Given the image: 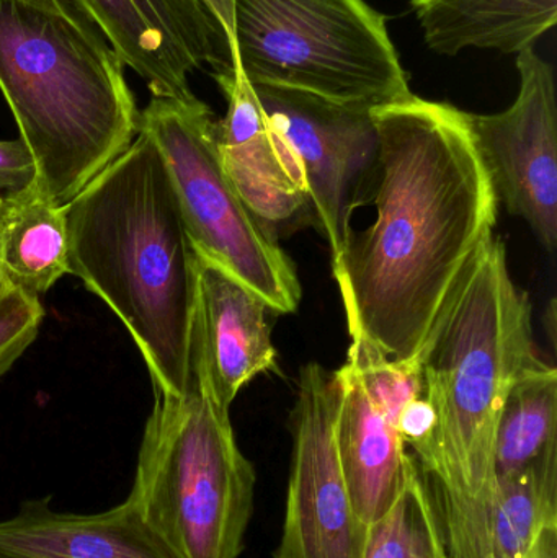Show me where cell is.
Segmentation results:
<instances>
[{"instance_id":"1","label":"cell","mask_w":557,"mask_h":558,"mask_svg":"<svg viewBox=\"0 0 557 558\" xmlns=\"http://www.w3.org/2000/svg\"><path fill=\"white\" fill-rule=\"evenodd\" d=\"M376 219L332 262L346 317L391 363H417L461 275L497 222L467 111L412 94L373 110Z\"/></svg>"},{"instance_id":"2","label":"cell","mask_w":557,"mask_h":558,"mask_svg":"<svg viewBox=\"0 0 557 558\" xmlns=\"http://www.w3.org/2000/svg\"><path fill=\"white\" fill-rule=\"evenodd\" d=\"M529 294L513 281L507 248L491 234L461 275L417 357L434 410L414 459L431 490L451 558H489L499 482L496 433L513 384L543 363Z\"/></svg>"},{"instance_id":"3","label":"cell","mask_w":557,"mask_h":558,"mask_svg":"<svg viewBox=\"0 0 557 558\" xmlns=\"http://www.w3.org/2000/svg\"><path fill=\"white\" fill-rule=\"evenodd\" d=\"M62 211L69 275L123 322L154 390L182 396L192 373L196 252L153 137L140 131Z\"/></svg>"},{"instance_id":"4","label":"cell","mask_w":557,"mask_h":558,"mask_svg":"<svg viewBox=\"0 0 557 558\" xmlns=\"http://www.w3.org/2000/svg\"><path fill=\"white\" fill-rule=\"evenodd\" d=\"M126 65L68 0H0V92L36 166L64 206L140 133Z\"/></svg>"},{"instance_id":"5","label":"cell","mask_w":557,"mask_h":558,"mask_svg":"<svg viewBox=\"0 0 557 558\" xmlns=\"http://www.w3.org/2000/svg\"><path fill=\"white\" fill-rule=\"evenodd\" d=\"M254 465L216 403L192 341L182 396L154 390L126 497L173 558H239L254 513Z\"/></svg>"},{"instance_id":"6","label":"cell","mask_w":557,"mask_h":558,"mask_svg":"<svg viewBox=\"0 0 557 558\" xmlns=\"http://www.w3.org/2000/svg\"><path fill=\"white\" fill-rule=\"evenodd\" d=\"M229 61L251 85L347 107L412 95L388 16L366 0H234Z\"/></svg>"},{"instance_id":"7","label":"cell","mask_w":557,"mask_h":558,"mask_svg":"<svg viewBox=\"0 0 557 558\" xmlns=\"http://www.w3.org/2000/svg\"><path fill=\"white\" fill-rule=\"evenodd\" d=\"M216 118L205 101L156 97L140 111L166 162L193 247L257 292L270 311L293 314L301 284L278 235L245 205L222 167Z\"/></svg>"},{"instance_id":"8","label":"cell","mask_w":557,"mask_h":558,"mask_svg":"<svg viewBox=\"0 0 557 558\" xmlns=\"http://www.w3.org/2000/svg\"><path fill=\"white\" fill-rule=\"evenodd\" d=\"M252 88L303 172L314 225L337 260L352 234L353 215L372 202L378 160L373 110L283 88Z\"/></svg>"},{"instance_id":"9","label":"cell","mask_w":557,"mask_h":558,"mask_svg":"<svg viewBox=\"0 0 557 558\" xmlns=\"http://www.w3.org/2000/svg\"><path fill=\"white\" fill-rule=\"evenodd\" d=\"M339 389L334 373L301 369L290 416L293 438L283 534L275 558H363L366 530L356 518L337 448Z\"/></svg>"},{"instance_id":"10","label":"cell","mask_w":557,"mask_h":558,"mask_svg":"<svg viewBox=\"0 0 557 558\" xmlns=\"http://www.w3.org/2000/svg\"><path fill=\"white\" fill-rule=\"evenodd\" d=\"M520 85L507 110L468 113L497 202L532 228L553 254L557 244V100L555 69L535 48L517 54Z\"/></svg>"},{"instance_id":"11","label":"cell","mask_w":557,"mask_h":558,"mask_svg":"<svg viewBox=\"0 0 557 558\" xmlns=\"http://www.w3.org/2000/svg\"><path fill=\"white\" fill-rule=\"evenodd\" d=\"M156 97L185 98L190 75L229 62L221 26L203 0H68ZM229 54V52H228Z\"/></svg>"},{"instance_id":"12","label":"cell","mask_w":557,"mask_h":558,"mask_svg":"<svg viewBox=\"0 0 557 558\" xmlns=\"http://www.w3.org/2000/svg\"><path fill=\"white\" fill-rule=\"evenodd\" d=\"M213 78L228 104L215 124L219 157L245 205L277 235L314 222L303 172L252 85L231 62L213 69Z\"/></svg>"},{"instance_id":"13","label":"cell","mask_w":557,"mask_h":558,"mask_svg":"<svg viewBox=\"0 0 557 558\" xmlns=\"http://www.w3.org/2000/svg\"><path fill=\"white\" fill-rule=\"evenodd\" d=\"M195 268L192 341L216 403L229 412L242 387L277 366L267 320L270 307L257 292L198 252Z\"/></svg>"},{"instance_id":"14","label":"cell","mask_w":557,"mask_h":558,"mask_svg":"<svg viewBox=\"0 0 557 558\" xmlns=\"http://www.w3.org/2000/svg\"><path fill=\"white\" fill-rule=\"evenodd\" d=\"M51 501L29 498L0 520V558H173L126 500L92 514L58 511Z\"/></svg>"},{"instance_id":"15","label":"cell","mask_w":557,"mask_h":558,"mask_svg":"<svg viewBox=\"0 0 557 558\" xmlns=\"http://www.w3.org/2000/svg\"><path fill=\"white\" fill-rule=\"evenodd\" d=\"M425 45L441 56L467 49L520 54L555 28L557 0H409Z\"/></svg>"},{"instance_id":"16","label":"cell","mask_w":557,"mask_h":558,"mask_svg":"<svg viewBox=\"0 0 557 558\" xmlns=\"http://www.w3.org/2000/svg\"><path fill=\"white\" fill-rule=\"evenodd\" d=\"M0 265L10 282L38 298L69 274L64 211L36 183L0 199Z\"/></svg>"},{"instance_id":"17","label":"cell","mask_w":557,"mask_h":558,"mask_svg":"<svg viewBox=\"0 0 557 558\" xmlns=\"http://www.w3.org/2000/svg\"><path fill=\"white\" fill-rule=\"evenodd\" d=\"M557 459V371L543 361L507 396L496 433L497 482Z\"/></svg>"},{"instance_id":"18","label":"cell","mask_w":557,"mask_h":558,"mask_svg":"<svg viewBox=\"0 0 557 558\" xmlns=\"http://www.w3.org/2000/svg\"><path fill=\"white\" fill-rule=\"evenodd\" d=\"M557 531V459L499 481L491 514L489 558H532Z\"/></svg>"},{"instance_id":"19","label":"cell","mask_w":557,"mask_h":558,"mask_svg":"<svg viewBox=\"0 0 557 558\" xmlns=\"http://www.w3.org/2000/svg\"><path fill=\"white\" fill-rule=\"evenodd\" d=\"M363 558H451L431 490L414 456L395 500L366 530Z\"/></svg>"},{"instance_id":"20","label":"cell","mask_w":557,"mask_h":558,"mask_svg":"<svg viewBox=\"0 0 557 558\" xmlns=\"http://www.w3.org/2000/svg\"><path fill=\"white\" fill-rule=\"evenodd\" d=\"M43 317L45 308L38 295L29 294L9 279L0 286V376L38 337Z\"/></svg>"},{"instance_id":"21","label":"cell","mask_w":557,"mask_h":558,"mask_svg":"<svg viewBox=\"0 0 557 558\" xmlns=\"http://www.w3.org/2000/svg\"><path fill=\"white\" fill-rule=\"evenodd\" d=\"M35 182V160L22 137L0 141V199L23 192Z\"/></svg>"},{"instance_id":"22","label":"cell","mask_w":557,"mask_h":558,"mask_svg":"<svg viewBox=\"0 0 557 558\" xmlns=\"http://www.w3.org/2000/svg\"><path fill=\"white\" fill-rule=\"evenodd\" d=\"M434 410L428 405L425 397L417 396L409 400L398 415V432L408 448L421 446L431 436L434 429Z\"/></svg>"},{"instance_id":"23","label":"cell","mask_w":557,"mask_h":558,"mask_svg":"<svg viewBox=\"0 0 557 558\" xmlns=\"http://www.w3.org/2000/svg\"><path fill=\"white\" fill-rule=\"evenodd\" d=\"M203 2L206 3L218 25L221 26L229 51L232 39H234V0H203Z\"/></svg>"},{"instance_id":"24","label":"cell","mask_w":557,"mask_h":558,"mask_svg":"<svg viewBox=\"0 0 557 558\" xmlns=\"http://www.w3.org/2000/svg\"><path fill=\"white\" fill-rule=\"evenodd\" d=\"M7 278L5 275H3L2 265H0V286L5 284Z\"/></svg>"}]
</instances>
